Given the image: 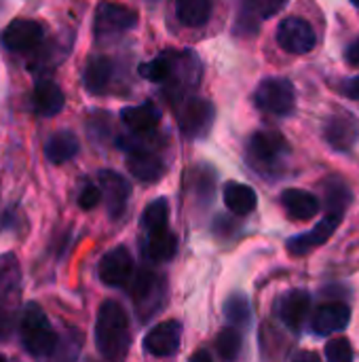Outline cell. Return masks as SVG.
I'll return each mask as SVG.
<instances>
[{
	"mask_svg": "<svg viewBox=\"0 0 359 362\" xmlns=\"http://www.w3.org/2000/svg\"><path fill=\"white\" fill-rule=\"evenodd\" d=\"M131 344L129 318L118 301H104L95 320V346L106 361H121L127 356Z\"/></svg>",
	"mask_w": 359,
	"mask_h": 362,
	"instance_id": "1",
	"label": "cell"
},
{
	"mask_svg": "<svg viewBox=\"0 0 359 362\" xmlns=\"http://www.w3.org/2000/svg\"><path fill=\"white\" fill-rule=\"evenodd\" d=\"M21 301V267L17 257H0V341H6L15 329Z\"/></svg>",
	"mask_w": 359,
	"mask_h": 362,
	"instance_id": "2",
	"label": "cell"
},
{
	"mask_svg": "<svg viewBox=\"0 0 359 362\" xmlns=\"http://www.w3.org/2000/svg\"><path fill=\"white\" fill-rule=\"evenodd\" d=\"M19 333H21L23 350L34 358L51 356L57 350V333L49 325V318L44 316L38 303H28L23 308Z\"/></svg>",
	"mask_w": 359,
	"mask_h": 362,
	"instance_id": "3",
	"label": "cell"
},
{
	"mask_svg": "<svg viewBox=\"0 0 359 362\" xmlns=\"http://www.w3.org/2000/svg\"><path fill=\"white\" fill-rule=\"evenodd\" d=\"M258 108L271 115L286 117L294 110L296 104V93L290 81L286 78H267L258 85L256 95H254Z\"/></svg>",
	"mask_w": 359,
	"mask_h": 362,
	"instance_id": "4",
	"label": "cell"
},
{
	"mask_svg": "<svg viewBox=\"0 0 359 362\" xmlns=\"http://www.w3.org/2000/svg\"><path fill=\"white\" fill-rule=\"evenodd\" d=\"M131 299H133L140 316L146 320L152 314H157V310L163 305L165 282L161 280V276H157L148 269H142L131 284Z\"/></svg>",
	"mask_w": 359,
	"mask_h": 362,
	"instance_id": "5",
	"label": "cell"
},
{
	"mask_svg": "<svg viewBox=\"0 0 359 362\" xmlns=\"http://www.w3.org/2000/svg\"><path fill=\"white\" fill-rule=\"evenodd\" d=\"M277 42L284 51L294 55H305L315 49L317 36L313 25L303 17H286L277 25Z\"/></svg>",
	"mask_w": 359,
	"mask_h": 362,
	"instance_id": "6",
	"label": "cell"
},
{
	"mask_svg": "<svg viewBox=\"0 0 359 362\" xmlns=\"http://www.w3.org/2000/svg\"><path fill=\"white\" fill-rule=\"evenodd\" d=\"M138 25V13L123 4L102 2L95 11V36L108 38L129 32Z\"/></svg>",
	"mask_w": 359,
	"mask_h": 362,
	"instance_id": "7",
	"label": "cell"
},
{
	"mask_svg": "<svg viewBox=\"0 0 359 362\" xmlns=\"http://www.w3.org/2000/svg\"><path fill=\"white\" fill-rule=\"evenodd\" d=\"M216 110L209 100L203 98H190L184 102V106L178 112V125L182 136L186 138H201L212 129Z\"/></svg>",
	"mask_w": 359,
	"mask_h": 362,
	"instance_id": "8",
	"label": "cell"
},
{
	"mask_svg": "<svg viewBox=\"0 0 359 362\" xmlns=\"http://www.w3.org/2000/svg\"><path fill=\"white\" fill-rule=\"evenodd\" d=\"M288 142L279 132L273 129H262L256 132L250 140V159L256 161V165H267V168H275L284 161V157L288 155Z\"/></svg>",
	"mask_w": 359,
	"mask_h": 362,
	"instance_id": "9",
	"label": "cell"
},
{
	"mask_svg": "<svg viewBox=\"0 0 359 362\" xmlns=\"http://www.w3.org/2000/svg\"><path fill=\"white\" fill-rule=\"evenodd\" d=\"M0 40L13 53L34 51L42 42V25L32 19H15L2 30Z\"/></svg>",
	"mask_w": 359,
	"mask_h": 362,
	"instance_id": "10",
	"label": "cell"
},
{
	"mask_svg": "<svg viewBox=\"0 0 359 362\" xmlns=\"http://www.w3.org/2000/svg\"><path fill=\"white\" fill-rule=\"evenodd\" d=\"M133 274V257L127 248L118 246L106 252L97 265V276L106 286H125Z\"/></svg>",
	"mask_w": 359,
	"mask_h": 362,
	"instance_id": "11",
	"label": "cell"
},
{
	"mask_svg": "<svg viewBox=\"0 0 359 362\" xmlns=\"http://www.w3.org/2000/svg\"><path fill=\"white\" fill-rule=\"evenodd\" d=\"M341 221H343V214L328 212L326 218L322 223H317V227H313L311 231H307L303 235L290 238L288 240V252L294 255V257H303V255H309L311 250L324 246L332 238V233L336 231Z\"/></svg>",
	"mask_w": 359,
	"mask_h": 362,
	"instance_id": "12",
	"label": "cell"
},
{
	"mask_svg": "<svg viewBox=\"0 0 359 362\" xmlns=\"http://www.w3.org/2000/svg\"><path fill=\"white\" fill-rule=\"evenodd\" d=\"M182 339V327L176 320H165L148 331L144 337V350L157 358H169L178 352Z\"/></svg>",
	"mask_w": 359,
	"mask_h": 362,
	"instance_id": "13",
	"label": "cell"
},
{
	"mask_svg": "<svg viewBox=\"0 0 359 362\" xmlns=\"http://www.w3.org/2000/svg\"><path fill=\"white\" fill-rule=\"evenodd\" d=\"M99 189H102L108 214L112 218H118L125 212V206H127V199L131 193L129 182L118 172L104 170V172H99Z\"/></svg>",
	"mask_w": 359,
	"mask_h": 362,
	"instance_id": "14",
	"label": "cell"
},
{
	"mask_svg": "<svg viewBox=\"0 0 359 362\" xmlns=\"http://www.w3.org/2000/svg\"><path fill=\"white\" fill-rule=\"evenodd\" d=\"M349 320H351V310L345 303L334 301L315 310L311 318V327L317 335H332L347 329Z\"/></svg>",
	"mask_w": 359,
	"mask_h": 362,
	"instance_id": "15",
	"label": "cell"
},
{
	"mask_svg": "<svg viewBox=\"0 0 359 362\" xmlns=\"http://www.w3.org/2000/svg\"><path fill=\"white\" fill-rule=\"evenodd\" d=\"M309 308H311V297L307 291H290L281 297L277 314L288 329L300 331L309 316Z\"/></svg>",
	"mask_w": 359,
	"mask_h": 362,
	"instance_id": "16",
	"label": "cell"
},
{
	"mask_svg": "<svg viewBox=\"0 0 359 362\" xmlns=\"http://www.w3.org/2000/svg\"><path fill=\"white\" fill-rule=\"evenodd\" d=\"M281 204H284L288 216L294 218V221H309L322 208L320 199L313 193H307L303 189H288V191H284Z\"/></svg>",
	"mask_w": 359,
	"mask_h": 362,
	"instance_id": "17",
	"label": "cell"
},
{
	"mask_svg": "<svg viewBox=\"0 0 359 362\" xmlns=\"http://www.w3.org/2000/svg\"><path fill=\"white\" fill-rule=\"evenodd\" d=\"M324 136L334 151H349L358 140V123L349 117L336 115L328 119L324 127Z\"/></svg>",
	"mask_w": 359,
	"mask_h": 362,
	"instance_id": "18",
	"label": "cell"
},
{
	"mask_svg": "<svg viewBox=\"0 0 359 362\" xmlns=\"http://www.w3.org/2000/svg\"><path fill=\"white\" fill-rule=\"evenodd\" d=\"M127 170L142 182H154L165 174V163L159 155H154V151H138L129 153Z\"/></svg>",
	"mask_w": 359,
	"mask_h": 362,
	"instance_id": "19",
	"label": "cell"
},
{
	"mask_svg": "<svg viewBox=\"0 0 359 362\" xmlns=\"http://www.w3.org/2000/svg\"><path fill=\"white\" fill-rule=\"evenodd\" d=\"M34 110L42 117H55L66 104L61 87L53 81H40L34 89Z\"/></svg>",
	"mask_w": 359,
	"mask_h": 362,
	"instance_id": "20",
	"label": "cell"
},
{
	"mask_svg": "<svg viewBox=\"0 0 359 362\" xmlns=\"http://www.w3.org/2000/svg\"><path fill=\"white\" fill-rule=\"evenodd\" d=\"M176 250H178V240L174 233H169L167 229L148 231L144 240V255L148 261H154V263L171 261L176 257Z\"/></svg>",
	"mask_w": 359,
	"mask_h": 362,
	"instance_id": "21",
	"label": "cell"
},
{
	"mask_svg": "<svg viewBox=\"0 0 359 362\" xmlns=\"http://www.w3.org/2000/svg\"><path fill=\"white\" fill-rule=\"evenodd\" d=\"M121 121L131 132H154L161 123V112L154 104L146 102L140 106H127L121 112Z\"/></svg>",
	"mask_w": 359,
	"mask_h": 362,
	"instance_id": "22",
	"label": "cell"
},
{
	"mask_svg": "<svg viewBox=\"0 0 359 362\" xmlns=\"http://www.w3.org/2000/svg\"><path fill=\"white\" fill-rule=\"evenodd\" d=\"M222 197H224L226 208L233 214H239V216L250 214L258 204V197H256L254 189L248 187V185H241V182H226L224 189H222Z\"/></svg>",
	"mask_w": 359,
	"mask_h": 362,
	"instance_id": "23",
	"label": "cell"
},
{
	"mask_svg": "<svg viewBox=\"0 0 359 362\" xmlns=\"http://www.w3.org/2000/svg\"><path fill=\"white\" fill-rule=\"evenodd\" d=\"M112 74H114V64L104 55H95L89 59L85 68V87L91 93H104L112 81Z\"/></svg>",
	"mask_w": 359,
	"mask_h": 362,
	"instance_id": "24",
	"label": "cell"
},
{
	"mask_svg": "<svg viewBox=\"0 0 359 362\" xmlns=\"http://www.w3.org/2000/svg\"><path fill=\"white\" fill-rule=\"evenodd\" d=\"M76 153H78V138L72 132H57L44 144V157L55 165L70 161Z\"/></svg>",
	"mask_w": 359,
	"mask_h": 362,
	"instance_id": "25",
	"label": "cell"
},
{
	"mask_svg": "<svg viewBox=\"0 0 359 362\" xmlns=\"http://www.w3.org/2000/svg\"><path fill=\"white\" fill-rule=\"evenodd\" d=\"M176 15L184 25L190 28L205 25L212 15V0H178Z\"/></svg>",
	"mask_w": 359,
	"mask_h": 362,
	"instance_id": "26",
	"label": "cell"
},
{
	"mask_svg": "<svg viewBox=\"0 0 359 362\" xmlns=\"http://www.w3.org/2000/svg\"><path fill=\"white\" fill-rule=\"evenodd\" d=\"M167 218H169L167 202L154 199L152 204L146 206L142 214V225L146 227V231H159V229H167Z\"/></svg>",
	"mask_w": 359,
	"mask_h": 362,
	"instance_id": "27",
	"label": "cell"
},
{
	"mask_svg": "<svg viewBox=\"0 0 359 362\" xmlns=\"http://www.w3.org/2000/svg\"><path fill=\"white\" fill-rule=\"evenodd\" d=\"M216 350L224 361H233L237 358L239 350H241V335L235 327L222 329L216 337Z\"/></svg>",
	"mask_w": 359,
	"mask_h": 362,
	"instance_id": "28",
	"label": "cell"
},
{
	"mask_svg": "<svg viewBox=\"0 0 359 362\" xmlns=\"http://www.w3.org/2000/svg\"><path fill=\"white\" fill-rule=\"evenodd\" d=\"M288 0H243L245 13L252 19H269L286 6Z\"/></svg>",
	"mask_w": 359,
	"mask_h": 362,
	"instance_id": "29",
	"label": "cell"
},
{
	"mask_svg": "<svg viewBox=\"0 0 359 362\" xmlns=\"http://www.w3.org/2000/svg\"><path fill=\"white\" fill-rule=\"evenodd\" d=\"M140 74L146 81L163 83L171 76V59L169 57H154L152 62H146L140 66Z\"/></svg>",
	"mask_w": 359,
	"mask_h": 362,
	"instance_id": "30",
	"label": "cell"
},
{
	"mask_svg": "<svg viewBox=\"0 0 359 362\" xmlns=\"http://www.w3.org/2000/svg\"><path fill=\"white\" fill-rule=\"evenodd\" d=\"M224 316L231 325L241 327L250 318V303L243 295H233L224 305Z\"/></svg>",
	"mask_w": 359,
	"mask_h": 362,
	"instance_id": "31",
	"label": "cell"
},
{
	"mask_svg": "<svg viewBox=\"0 0 359 362\" xmlns=\"http://www.w3.org/2000/svg\"><path fill=\"white\" fill-rule=\"evenodd\" d=\"M328 193H326V208L328 212H336V214H345V208L351 199L349 189L343 182H332L326 185Z\"/></svg>",
	"mask_w": 359,
	"mask_h": 362,
	"instance_id": "32",
	"label": "cell"
},
{
	"mask_svg": "<svg viewBox=\"0 0 359 362\" xmlns=\"http://www.w3.org/2000/svg\"><path fill=\"white\" fill-rule=\"evenodd\" d=\"M353 348L349 344V339L345 337H339V339H332L328 346H326V358L330 362H349L353 361Z\"/></svg>",
	"mask_w": 359,
	"mask_h": 362,
	"instance_id": "33",
	"label": "cell"
},
{
	"mask_svg": "<svg viewBox=\"0 0 359 362\" xmlns=\"http://www.w3.org/2000/svg\"><path fill=\"white\" fill-rule=\"evenodd\" d=\"M102 189H97L95 185H87L83 191H80V195H78V206L83 208V210H93L99 202H102Z\"/></svg>",
	"mask_w": 359,
	"mask_h": 362,
	"instance_id": "34",
	"label": "cell"
},
{
	"mask_svg": "<svg viewBox=\"0 0 359 362\" xmlns=\"http://www.w3.org/2000/svg\"><path fill=\"white\" fill-rule=\"evenodd\" d=\"M341 91H343L347 98H351V100H359V76H353V78H349V81H343Z\"/></svg>",
	"mask_w": 359,
	"mask_h": 362,
	"instance_id": "35",
	"label": "cell"
},
{
	"mask_svg": "<svg viewBox=\"0 0 359 362\" xmlns=\"http://www.w3.org/2000/svg\"><path fill=\"white\" fill-rule=\"evenodd\" d=\"M345 57H347V64H349V66L359 68V38H355V40L347 47Z\"/></svg>",
	"mask_w": 359,
	"mask_h": 362,
	"instance_id": "36",
	"label": "cell"
},
{
	"mask_svg": "<svg viewBox=\"0 0 359 362\" xmlns=\"http://www.w3.org/2000/svg\"><path fill=\"white\" fill-rule=\"evenodd\" d=\"M193 361H209V354L207 352H199V354L193 356Z\"/></svg>",
	"mask_w": 359,
	"mask_h": 362,
	"instance_id": "37",
	"label": "cell"
},
{
	"mask_svg": "<svg viewBox=\"0 0 359 362\" xmlns=\"http://www.w3.org/2000/svg\"><path fill=\"white\" fill-rule=\"evenodd\" d=\"M296 358H305V361H307V358H309V361H317V356H315V354H298Z\"/></svg>",
	"mask_w": 359,
	"mask_h": 362,
	"instance_id": "38",
	"label": "cell"
},
{
	"mask_svg": "<svg viewBox=\"0 0 359 362\" xmlns=\"http://www.w3.org/2000/svg\"><path fill=\"white\" fill-rule=\"evenodd\" d=\"M351 2H353V4H358V6H359V0H351Z\"/></svg>",
	"mask_w": 359,
	"mask_h": 362,
	"instance_id": "39",
	"label": "cell"
}]
</instances>
